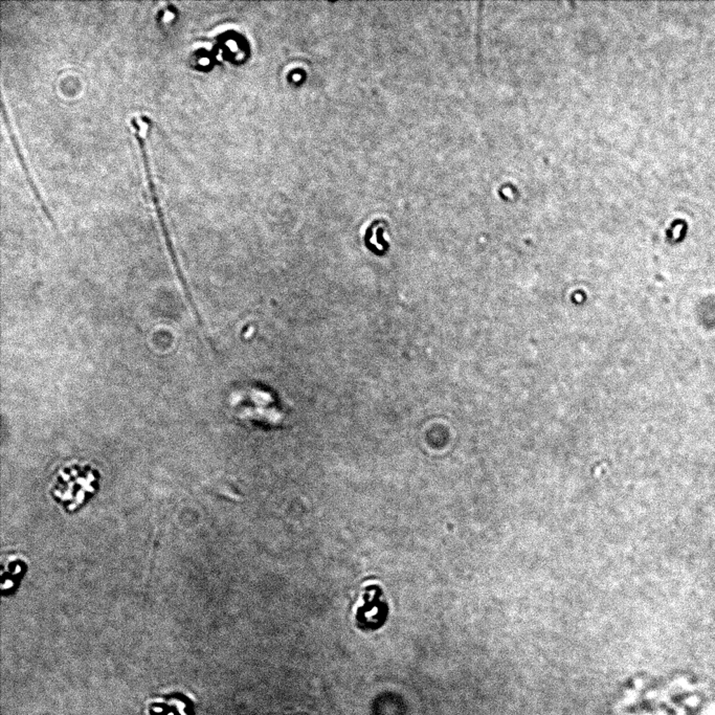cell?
Wrapping results in <instances>:
<instances>
[{"instance_id":"cell-1","label":"cell","mask_w":715,"mask_h":715,"mask_svg":"<svg viewBox=\"0 0 715 715\" xmlns=\"http://www.w3.org/2000/svg\"><path fill=\"white\" fill-rule=\"evenodd\" d=\"M97 470L87 463H68L60 468L52 483L53 497L67 512L78 510L95 493Z\"/></svg>"},{"instance_id":"cell-2","label":"cell","mask_w":715,"mask_h":715,"mask_svg":"<svg viewBox=\"0 0 715 715\" xmlns=\"http://www.w3.org/2000/svg\"><path fill=\"white\" fill-rule=\"evenodd\" d=\"M131 123L132 128L134 129V136H135L138 147H140L142 163H144L145 173H146L147 182H148L149 192H150L151 199H152L153 206H154L155 212H156L157 218H159V225H161V232H163V239H165L168 252H169L171 259H176L178 258V255H176L175 250H174L173 242H172L171 236H170L169 229H168L167 223H166L165 216H163V210H161V201H159V196H157L156 188H155L154 180H153L152 170H151L150 161H149L148 153H147L146 128H148L149 125H150V120H148L146 127L140 126L135 116L131 118Z\"/></svg>"},{"instance_id":"cell-3","label":"cell","mask_w":715,"mask_h":715,"mask_svg":"<svg viewBox=\"0 0 715 715\" xmlns=\"http://www.w3.org/2000/svg\"><path fill=\"white\" fill-rule=\"evenodd\" d=\"M356 622L361 629H374L380 627L387 618V603L382 591L377 587H366L361 598V604L357 608Z\"/></svg>"},{"instance_id":"cell-4","label":"cell","mask_w":715,"mask_h":715,"mask_svg":"<svg viewBox=\"0 0 715 715\" xmlns=\"http://www.w3.org/2000/svg\"><path fill=\"white\" fill-rule=\"evenodd\" d=\"M2 593H12L27 573V561L19 555H10L2 561Z\"/></svg>"},{"instance_id":"cell-5","label":"cell","mask_w":715,"mask_h":715,"mask_svg":"<svg viewBox=\"0 0 715 715\" xmlns=\"http://www.w3.org/2000/svg\"><path fill=\"white\" fill-rule=\"evenodd\" d=\"M2 116H4V123H6V129H8V133H10L11 142H12L13 147H14L15 153H16L17 157H18L19 163H20L21 168H22L25 175H27V182H29V187H31L32 191H33L38 201H39L40 204H41L42 208H44V212L46 213V216H48V218L52 219V216H51L50 213H48V208H46V204H44V199H42L41 196H40L39 191H38L37 187H36L33 178H32L31 173H29V167H27V161H25L22 152H21V148L20 146H19L18 140H17V138L15 136L14 131H13L12 129V125H11L10 119H8V114H6V106H4V102H2Z\"/></svg>"}]
</instances>
